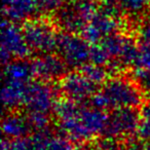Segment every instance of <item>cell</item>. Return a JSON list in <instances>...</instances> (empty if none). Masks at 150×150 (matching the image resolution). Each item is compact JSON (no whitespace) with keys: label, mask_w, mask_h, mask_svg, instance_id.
Here are the masks:
<instances>
[{"label":"cell","mask_w":150,"mask_h":150,"mask_svg":"<svg viewBox=\"0 0 150 150\" xmlns=\"http://www.w3.org/2000/svg\"><path fill=\"white\" fill-rule=\"evenodd\" d=\"M140 39L141 42H147L150 43V21L144 24L140 29Z\"/></svg>","instance_id":"obj_29"},{"label":"cell","mask_w":150,"mask_h":150,"mask_svg":"<svg viewBox=\"0 0 150 150\" xmlns=\"http://www.w3.org/2000/svg\"><path fill=\"white\" fill-rule=\"evenodd\" d=\"M57 26L64 32L78 34L81 33L88 22L78 13L73 3H67L66 6L60 7L56 15Z\"/></svg>","instance_id":"obj_12"},{"label":"cell","mask_w":150,"mask_h":150,"mask_svg":"<svg viewBox=\"0 0 150 150\" xmlns=\"http://www.w3.org/2000/svg\"><path fill=\"white\" fill-rule=\"evenodd\" d=\"M134 80L143 95L150 98V69H136L134 73Z\"/></svg>","instance_id":"obj_24"},{"label":"cell","mask_w":150,"mask_h":150,"mask_svg":"<svg viewBox=\"0 0 150 150\" xmlns=\"http://www.w3.org/2000/svg\"><path fill=\"white\" fill-rule=\"evenodd\" d=\"M119 29L120 19L111 17L99 11L82 30L81 36L91 44H96L101 42L107 36L118 33Z\"/></svg>","instance_id":"obj_9"},{"label":"cell","mask_w":150,"mask_h":150,"mask_svg":"<svg viewBox=\"0 0 150 150\" xmlns=\"http://www.w3.org/2000/svg\"><path fill=\"white\" fill-rule=\"evenodd\" d=\"M150 5V0H129L123 11L131 15H139Z\"/></svg>","instance_id":"obj_26"},{"label":"cell","mask_w":150,"mask_h":150,"mask_svg":"<svg viewBox=\"0 0 150 150\" xmlns=\"http://www.w3.org/2000/svg\"><path fill=\"white\" fill-rule=\"evenodd\" d=\"M102 92L112 109L119 107L137 108L142 104L143 93L135 80L129 78L115 76L108 79L103 84Z\"/></svg>","instance_id":"obj_3"},{"label":"cell","mask_w":150,"mask_h":150,"mask_svg":"<svg viewBox=\"0 0 150 150\" xmlns=\"http://www.w3.org/2000/svg\"><path fill=\"white\" fill-rule=\"evenodd\" d=\"M140 112H141L142 117H150V102L143 105V107L141 108Z\"/></svg>","instance_id":"obj_30"},{"label":"cell","mask_w":150,"mask_h":150,"mask_svg":"<svg viewBox=\"0 0 150 150\" xmlns=\"http://www.w3.org/2000/svg\"><path fill=\"white\" fill-rule=\"evenodd\" d=\"M60 91L66 98L84 104L98 92V86L78 70L68 72L61 79Z\"/></svg>","instance_id":"obj_8"},{"label":"cell","mask_w":150,"mask_h":150,"mask_svg":"<svg viewBox=\"0 0 150 150\" xmlns=\"http://www.w3.org/2000/svg\"><path fill=\"white\" fill-rule=\"evenodd\" d=\"M138 52H139V46L136 44L135 40H133L131 37H127L117 60L120 61V63L125 67L134 66L138 57Z\"/></svg>","instance_id":"obj_20"},{"label":"cell","mask_w":150,"mask_h":150,"mask_svg":"<svg viewBox=\"0 0 150 150\" xmlns=\"http://www.w3.org/2000/svg\"><path fill=\"white\" fill-rule=\"evenodd\" d=\"M134 67L135 69H150V43L141 42Z\"/></svg>","instance_id":"obj_25"},{"label":"cell","mask_w":150,"mask_h":150,"mask_svg":"<svg viewBox=\"0 0 150 150\" xmlns=\"http://www.w3.org/2000/svg\"><path fill=\"white\" fill-rule=\"evenodd\" d=\"M23 29L17 23L3 18L1 24V45L0 59L2 65H6L15 59H26L31 54Z\"/></svg>","instance_id":"obj_4"},{"label":"cell","mask_w":150,"mask_h":150,"mask_svg":"<svg viewBox=\"0 0 150 150\" xmlns=\"http://www.w3.org/2000/svg\"><path fill=\"white\" fill-rule=\"evenodd\" d=\"M63 2H66V3H71V2H74L75 0H62Z\"/></svg>","instance_id":"obj_33"},{"label":"cell","mask_w":150,"mask_h":150,"mask_svg":"<svg viewBox=\"0 0 150 150\" xmlns=\"http://www.w3.org/2000/svg\"><path fill=\"white\" fill-rule=\"evenodd\" d=\"M107 119L108 114L106 111L82 104L76 116L58 121V127L61 134L75 143H81L90 141L99 135H104Z\"/></svg>","instance_id":"obj_1"},{"label":"cell","mask_w":150,"mask_h":150,"mask_svg":"<svg viewBox=\"0 0 150 150\" xmlns=\"http://www.w3.org/2000/svg\"><path fill=\"white\" fill-rule=\"evenodd\" d=\"M4 79L17 80L22 82H30L34 77V68L32 61L26 59H15L8 64L4 65L3 70Z\"/></svg>","instance_id":"obj_16"},{"label":"cell","mask_w":150,"mask_h":150,"mask_svg":"<svg viewBox=\"0 0 150 150\" xmlns=\"http://www.w3.org/2000/svg\"><path fill=\"white\" fill-rule=\"evenodd\" d=\"M127 38V36L122 35L120 33H115L105 37L99 43L102 44V46L105 48L107 54L110 56L111 60H112V59H117L119 57Z\"/></svg>","instance_id":"obj_19"},{"label":"cell","mask_w":150,"mask_h":150,"mask_svg":"<svg viewBox=\"0 0 150 150\" xmlns=\"http://www.w3.org/2000/svg\"><path fill=\"white\" fill-rule=\"evenodd\" d=\"M35 77L44 81H54L62 79L67 74L69 67L60 54H39L37 58L32 60Z\"/></svg>","instance_id":"obj_10"},{"label":"cell","mask_w":150,"mask_h":150,"mask_svg":"<svg viewBox=\"0 0 150 150\" xmlns=\"http://www.w3.org/2000/svg\"><path fill=\"white\" fill-rule=\"evenodd\" d=\"M45 150H76L75 142L63 134L54 135L48 140Z\"/></svg>","instance_id":"obj_21"},{"label":"cell","mask_w":150,"mask_h":150,"mask_svg":"<svg viewBox=\"0 0 150 150\" xmlns=\"http://www.w3.org/2000/svg\"><path fill=\"white\" fill-rule=\"evenodd\" d=\"M22 29L32 52L45 54L57 50L60 33L47 20H28L24 23Z\"/></svg>","instance_id":"obj_2"},{"label":"cell","mask_w":150,"mask_h":150,"mask_svg":"<svg viewBox=\"0 0 150 150\" xmlns=\"http://www.w3.org/2000/svg\"><path fill=\"white\" fill-rule=\"evenodd\" d=\"M141 118V112L135 107L114 108L108 114L104 135L116 139L136 135Z\"/></svg>","instance_id":"obj_6"},{"label":"cell","mask_w":150,"mask_h":150,"mask_svg":"<svg viewBox=\"0 0 150 150\" xmlns=\"http://www.w3.org/2000/svg\"><path fill=\"white\" fill-rule=\"evenodd\" d=\"M136 136L141 141H150V117H142Z\"/></svg>","instance_id":"obj_28"},{"label":"cell","mask_w":150,"mask_h":150,"mask_svg":"<svg viewBox=\"0 0 150 150\" xmlns=\"http://www.w3.org/2000/svg\"><path fill=\"white\" fill-rule=\"evenodd\" d=\"M96 150H121V147L116 138L105 136L96 142Z\"/></svg>","instance_id":"obj_27"},{"label":"cell","mask_w":150,"mask_h":150,"mask_svg":"<svg viewBox=\"0 0 150 150\" xmlns=\"http://www.w3.org/2000/svg\"><path fill=\"white\" fill-rule=\"evenodd\" d=\"M27 117L33 131L48 129L50 123V117L47 113L27 112Z\"/></svg>","instance_id":"obj_23"},{"label":"cell","mask_w":150,"mask_h":150,"mask_svg":"<svg viewBox=\"0 0 150 150\" xmlns=\"http://www.w3.org/2000/svg\"><path fill=\"white\" fill-rule=\"evenodd\" d=\"M52 133L48 129L34 131L26 137L11 141V150H45Z\"/></svg>","instance_id":"obj_15"},{"label":"cell","mask_w":150,"mask_h":150,"mask_svg":"<svg viewBox=\"0 0 150 150\" xmlns=\"http://www.w3.org/2000/svg\"><path fill=\"white\" fill-rule=\"evenodd\" d=\"M111 61V58L105 48L101 43L92 44L91 46V54H90V62L94 63L101 66H107L108 63Z\"/></svg>","instance_id":"obj_22"},{"label":"cell","mask_w":150,"mask_h":150,"mask_svg":"<svg viewBox=\"0 0 150 150\" xmlns=\"http://www.w3.org/2000/svg\"><path fill=\"white\" fill-rule=\"evenodd\" d=\"M28 83L17 80L4 79L1 90V100L4 109L8 111H16L19 107L24 106Z\"/></svg>","instance_id":"obj_13"},{"label":"cell","mask_w":150,"mask_h":150,"mask_svg":"<svg viewBox=\"0 0 150 150\" xmlns=\"http://www.w3.org/2000/svg\"><path fill=\"white\" fill-rule=\"evenodd\" d=\"M57 90L50 81H30L27 86L24 107L26 112L50 114L57 102Z\"/></svg>","instance_id":"obj_7"},{"label":"cell","mask_w":150,"mask_h":150,"mask_svg":"<svg viewBox=\"0 0 150 150\" xmlns=\"http://www.w3.org/2000/svg\"><path fill=\"white\" fill-rule=\"evenodd\" d=\"M3 18L13 23H25L39 13L34 0H3Z\"/></svg>","instance_id":"obj_11"},{"label":"cell","mask_w":150,"mask_h":150,"mask_svg":"<svg viewBox=\"0 0 150 150\" xmlns=\"http://www.w3.org/2000/svg\"><path fill=\"white\" fill-rule=\"evenodd\" d=\"M92 44L78 34L64 32L59 35L57 52L69 68H81L90 62Z\"/></svg>","instance_id":"obj_5"},{"label":"cell","mask_w":150,"mask_h":150,"mask_svg":"<svg viewBox=\"0 0 150 150\" xmlns=\"http://www.w3.org/2000/svg\"><path fill=\"white\" fill-rule=\"evenodd\" d=\"M142 150H150V141L144 142L143 146H142Z\"/></svg>","instance_id":"obj_32"},{"label":"cell","mask_w":150,"mask_h":150,"mask_svg":"<svg viewBox=\"0 0 150 150\" xmlns=\"http://www.w3.org/2000/svg\"><path fill=\"white\" fill-rule=\"evenodd\" d=\"M81 106L82 104H79V103L65 97L63 99L57 100L52 112L57 117L58 121H63L76 116L81 109Z\"/></svg>","instance_id":"obj_17"},{"label":"cell","mask_w":150,"mask_h":150,"mask_svg":"<svg viewBox=\"0 0 150 150\" xmlns=\"http://www.w3.org/2000/svg\"><path fill=\"white\" fill-rule=\"evenodd\" d=\"M0 150H11V141L8 138L4 137L1 141V146H0Z\"/></svg>","instance_id":"obj_31"},{"label":"cell","mask_w":150,"mask_h":150,"mask_svg":"<svg viewBox=\"0 0 150 150\" xmlns=\"http://www.w3.org/2000/svg\"><path fill=\"white\" fill-rule=\"evenodd\" d=\"M32 127L27 115L20 114L16 111H9L2 119L3 135L8 139H18L30 135Z\"/></svg>","instance_id":"obj_14"},{"label":"cell","mask_w":150,"mask_h":150,"mask_svg":"<svg viewBox=\"0 0 150 150\" xmlns=\"http://www.w3.org/2000/svg\"><path fill=\"white\" fill-rule=\"evenodd\" d=\"M78 70L97 86L104 84L108 80V75L110 73L106 66H101L91 62L86 63Z\"/></svg>","instance_id":"obj_18"}]
</instances>
